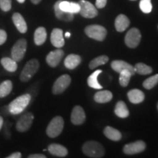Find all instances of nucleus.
Wrapping results in <instances>:
<instances>
[{"instance_id": "1", "label": "nucleus", "mask_w": 158, "mask_h": 158, "mask_svg": "<svg viewBox=\"0 0 158 158\" xmlns=\"http://www.w3.org/2000/svg\"><path fill=\"white\" fill-rule=\"evenodd\" d=\"M31 100V95L29 94H24L18 97L13 100L8 106V110L13 115H17L22 113L25 108L28 106Z\"/></svg>"}, {"instance_id": "2", "label": "nucleus", "mask_w": 158, "mask_h": 158, "mask_svg": "<svg viewBox=\"0 0 158 158\" xmlns=\"http://www.w3.org/2000/svg\"><path fill=\"white\" fill-rule=\"evenodd\" d=\"M82 151L86 156L93 158L102 157L105 155L103 146L99 142L94 141L86 142L83 145Z\"/></svg>"}, {"instance_id": "3", "label": "nucleus", "mask_w": 158, "mask_h": 158, "mask_svg": "<svg viewBox=\"0 0 158 158\" xmlns=\"http://www.w3.org/2000/svg\"><path fill=\"white\" fill-rule=\"evenodd\" d=\"M40 68V63L37 59L29 60L25 64L20 75V80L22 82H27L35 76Z\"/></svg>"}, {"instance_id": "4", "label": "nucleus", "mask_w": 158, "mask_h": 158, "mask_svg": "<svg viewBox=\"0 0 158 158\" xmlns=\"http://www.w3.org/2000/svg\"><path fill=\"white\" fill-rule=\"evenodd\" d=\"M64 119L61 116L53 118L46 129V134L50 138H56L62 133L64 128Z\"/></svg>"}, {"instance_id": "5", "label": "nucleus", "mask_w": 158, "mask_h": 158, "mask_svg": "<svg viewBox=\"0 0 158 158\" xmlns=\"http://www.w3.org/2000/svg\"><path fill=\"white\" fill-rule=\"evenodd\" d=\"M85 33L90 38L98 41H102L107 35V30L104 27L100 25H89L84 29Z\"/></svg>"}, {"instance_id": "6", "label": "nucleus", "mask_w": 158, "mask_h": 158, "mask_svg": "<svg viewBox=\"0 0 158 158\" xmlns=\"http://www.w3.org/2000/svg\"><path fill=\"white\" fill-rule=\"evenodd\" d=\"M27 48V42L25 39L21 38L15 43L11 49L12 59L16 62H21L25 56Z\"/></svg>"}, {"instance_id": "7", "label": "nucleus", "mask_w": 158, "mask_h": 158, "mask_svg": "<svg viewBox=\"0 0 158 158\" xmlns=\"http://www.w3.org/2000/svg\"><path fill=\"white\" fill-rule=\"evenodd\" d=\"M80 5L79 13L86 19H93L98 15V11L95 6L86 0H80L78 2Z\"/></svg>"}, {"instance_id": "8", "label": "nucleus", "mask_w": 158, "mask_h": 158, "mask_svg": "<svg viewBox=\"0 0 158 158\" xmlns=\"http://www.w3.org/2000/svg\"><path fill=\"white\" fill-rule=\"evenodd\" d=\"M141 34L140 31L136 28L130 29L124 37V43L127 47L130 48H135L141 42Z\"/></svg>"}, {"instance_id": "9", "label": "nucleus", "mask_w": 158, "mask_h": 158, "mask_svg": "<svg viewBox=\"0 0 158 158\" xmlns=\"http://www.w3.org/2000/svg\"><path fill=\"white\" fill-rule=\"evenodd\" d=\"M71 78L69 75H62L56 79L52 87V93L60 94L63 93L70 85Z\"/></svg>"}, {"instance_id": "10", "label": "nucleus", "mask_w": 158, "mask_h": 158, "mask_svg": "<svg viewBox=\"0 0 158 158\" xmlns=\"http://www.w3.org/2000/svg\"><path fill=\"white\" fill-rule=\"evenodd\" d=\"M34 115L31 112H27L21 116L16 122V130L20 133H25L28 131L32 124Z\"/></svg>"}, {"instance_id": "11", "label": "nucleus", "mask_w": 158, "mask_h": 158, "mask_svg": "<svg viewBox=\"0 0 158 158\" xmlns=\"http://www.w3.org/2000/svg\"><path fill=\"white\" fill-rule=\"evenodd\" d=\"M146 149V143L143 141H137L124 145L123 152L127 155H133L141 153Z\"/></svg>"}, {"instance_id": "12", "label": "nucleus", "mask_w": 158, "mask_h": 158, "mask_svg": "<svg viewBox=\"0 0 158 158\" xmlns=\"http://www.w3.org/2000/svg\"><path fill=\"white\" fill-rule=\"evenodd\" d=\"M64 53L60 48L51 51L46 56V62L51 68H56L60 63L61 60L64 56Z\"/></svg>"}, {"instance_id": "13", "label": "nucleus", "mask_w": 158, "mask_h": 158, "mask_svg": "<svg viewBox=\"0 0 158 158\" xmlns=\"http://www.w3.org/2000/svg\"><path fill=\"white\" fill-rule=\"evenodd\" d=\"M86 120V114L82 107L75 106L71 114V122L75 125H79L84 123Z\"/></svg>"}, {"instance_id": "14", "label": "nucleus", "mask_w": 158, "mask_h": 158, "mask_svg": "<svg viewBox=\"0 0 158 158\" xmlns=\"http://www.w3.org/2000/svg\"><path fill=\"white\" fill-rule=\"evenodd\" d=\"M51 44L57 48H61L64 45V39L63 36V31L61 29L55 28L51 34Z\"/></svg>"}, {"instance_id": "15", "label": "nucleus", "mask_w": 158, "mask_h": 158, "mask_svg": "<svg viewBox=\"0 0 158 158\" xmlns=\"http://www.w3.org/2000/svg\"><path fill=\"white\" fill-rule=\"evenodd\" d=\"M110 66H111V68L113 69L115 72L118 73L124 70H128L130 71V73H132V76L135 73L134 67L132 66L131 64H129V63L124 62V61L114 60L111 62Z\"/></svg>"}, {"instance_id": "16", "label": "nucleus", "mask_w": 158, "mask_h": 158, "mask_svg": "<svg viewBox=\"0 0 158 158\" xmlns=\"http://www.w3.org/2000/svg\"><path fill=\"white\" fill-rule=\"evenodd\" d=\"M62 0H59L57 1L54 5V12L55 15L57 19L61 20V21H71L74 19V14L73 13H68V12H65L62 10V9L59 7V3Z\"/></svg>"}, {"instance_id": "17", "label": "nucleus", "mask_w": 158, "mask_h": 158, "mask_svg": "<svg viewBox=\"0 0 158 158\" xmlns=\"http://www.w3.org/2000/svg\"><path fill=\"white\" fill-rule=\"evenodd\" d=\"M48 152L52 155L59 157H64L68 155V151L66 147L59 143H51L48 147Z\"/></svg>"}, {"instance_id": "18", "label": "nucleus", "mask_w": 158, "mask_h": 158, "mask_svg": "<svg viewBox=\"0 0 158 158\" xmlns=\"http://www.w3.org/2000/svg\"><path fill=\"white\" fill-rule=\"evenodd\" d=\"M13 23L16 27V29L19 31V32L24 34L27 31V24L26 23L25 19L19 13H15L12 17Z\"/></svg>"}, {"instance_id": "19", "label": "nucleus", "mask_w": 158, "mask_h": 158, "mask_svg": "<svg viewBox=\"0 0 158 158\" xmlns=\"http://www.w3.org/2000/svg\"><path fill=\"white\" fill-rule=\"evenodd\" d=\"M127 97L129 99L130 102L133 104L141 103L145 99V95L142 91L137 89H134L128 92Z\"/></svg>"}, {"instance_id": "20", "label": "nucleus", "mask_w": 158, "mask_h": 158, "mask_svg": "<svg viewBox=\"0 0 158 158\" xmlns=\"http://www.w3.org/2000/svg\"><path fill=\"white\" fill-rule=\"evenodd\" d=\"M130 21L125 15H118L115 20V28L118 32H122L127 29Z\"/></svg>"}, {"instance_id": "21", "label": "nucleus", "mask_w": 158, "mask_h": 158, "mask_svg": "<svg viewBox=\"0 0 158 158\" xmlns=\"http://www.w3.org/2000/svg\"><path fill=\"white\" fill-rule=\"evenodd\" d=\"M81 62V57L77 54H69L64 59V66L69 70H73Z\"/></svg>"}, {"instance_id": "22", "label": "nucleus", "mask_w": 158, "mask_h": 158, "mask_svg": "<svg viewBox=\"0 0 158 158\" xmlns=\"http://www.w3.org/2000/svg\"><path fill=\"white\" fill-rule=\"evenodd\" d=\"M59 7L65 12L71 13H78L80 11V5L78 3L73 2L61 1L59 3Z\"/></svg>"}, {"instance_id": "23", "label": "nucleus", "mask_w": 158, "mask_h": 158, "mask_svg": "<svg viewBox=\"0 0 158 158\" xmlns=\"http://www.w3.org/2000/svg\"><path fill=\"white\" fill-rule=\"evenodd\" d=\"M113 98V94L108 90L99 91L94 94V100L98 103H106L110 102Z\"/></svg>"}, {"instance_id": "24", "label": "nucleus", "mask_w": 158, "mask_h": 158, "mask_svg": "<svg viewBox=\"0 0 158 158\" xmlns=\"http://www.w3.org/2000/svg\"><path fill=\"white\" fill-rule=\"evenodd\" d=\"M47 38V31L44 27H40L35 31L34 42L37 45H41L45 42Z\"/></svg>"}, {"instance_id": "25", "label": "nucleus", "mask_w": 158, "mask_h": 158, "mask_svg": "<svg viewBox=\"0 0 158 158\" xmlns=\"http://www.w3.org/2000/svg\"><path fill=\"white\" fill-rule=\"evenodd\" d=\"M104 135L107 137L108 139L112 140L114 141H118L122 138V133L115 128L107 126L104 129Z\"/></svg>"}, {"instance_id": "26", "label": "nucleus", "mask_w": 158, "mask_h": 158, "mask_svg": "<svg viewBox=\"0 0 158 158\" xmlns=\"http://www.w3.org/2000/svg\"><path fill=\"white\" fill-rule=\"evenodd\" d=\"M115 114L119 118H127L130 114V111L128 110L127 105L123 101H118L116 103L114 109Z\"/></svg>"}, {"instance_id": "27", "label": "nucleus", "mask_w": 158, "mask_h": 158, "mask_svg": "<svg viewBox=\"0 0 158 158\" xmlns=\"http://www.w3.org/2000/svg\"><path fill=\"white\" fill-rule=\"evenodd\" d=\"M102 73L101 70H95L94 73H92V74L89 76V78L87 79V83L89 86L90 87L95 89H102V86L99 84L98 81V77L99 75Z\"/></svg>"}, {"instance_id": "28", "label": "nucleus", "mask_w": 158, "mask_h": 158, "mask_svg": "<svg viewBox=\"0 0 158 158\" xmlns=\"http://www.w3.org/2000/svg\"><path fill=\"white\" fill-rule=\"evenodd\" d=\"M1 64L2 67L8 72L13 73L16 71L18 68L17 62H15L14 59L9 57H4L1 59Z\"/></svg>"}, {"instance_id": "29", "label": "nucleus", "mask_w": 158, "mask_h": 158, "mask_svg": "<svg viewBox=\"0 0 158 158\" xmlns=\"http://www.w3.org/2000/svg\"><path fill=\"white\" fill-rule=\"evenodd\" d=\"M13 90V83L11 81L6 80L0 84V98L7 97Z\"/></svg>"}, {"instance_id": "30", "label": "nucleus", "mask_w": 158, "mask_h": 158, "mask_svg": "<svg viewBox=\"0 0 158 158\" xmlns=\"http://www.w3.org/2000/svg\"><path fill=\"white\" fill-rule=\"evenodd\" d=\"M108 59H109L108 57L107 56H106V55L99 56L91 61L89 64V67L91 70H94V69L98 68V67L101 66V65L107 63L108 62Z\"/></svg>"}, {"instance_id": "31", "label": "nucleus", "mask_w": 158, "mask_h": 158, "mask_svg": "<svg viewBox=\"0 0 158 158\" xmlns=\"http://www.w3.org/2000/svg\"><path fill=\"white\" fill-rule=\"evenodd\" d=\"M135 72L139 75H149L152 73V68L150 66L145 64L144 63H137L134 67Z\"/></svg>"}, {"instance_id": "32", "label": "nucleus", "mask_w": 158, "mask_h": 158, "mask_svg": "<svg viewBox=\"0 0 158 158\" xmlns=\"http://www.w3.org/2000/svg\"><path fill=\"white\" fill-rule=\"evenodd\" d=\"M132 73L128 70H124L119 73V84L123 87L127 86L129 84Z\"/></svg>"}, {"instance_id": "33", "label": "nucleus", "mask_w": 158, "mask_h": 158, "mask_svg": "<svg viewBox=\"0 0 158 158\" xmlns=\"http://www.w3.org/2000/svg\"><path fill=\"white\" fill-rule=\"evenodd\" d=\"M158 84V74L149 77L143 83V86L147 89H152Z\"/></svg>"}, {"instance_id": "34", "label": "nucleus", "mask_w": 158, "mask_h": 158, "mask_svg": "<svg viewBox=\"0 0 158 158\" xmlns=\"http://www.w3.org/2000/svg\"><path fill=\"white\" fill-rule=\"evenodd\" d=\"M140 9L144 13H149L152 10L151 0H141L139 4Z\"/></svg>"}, {"instance_id": "35", "label": "nucleus", "mask_w": 158, "mask_h": 158, "mask_svg": "<svg viewBox=\"0 0 158 158\" xmlns=\"http://www.w3.org/2000/svg\"><path fill=\"white\" fill-rule=\"evenodd\" d=\"M12 7V0H0V9L4 12H8Z\"/></svg>"}, {"instance_id": "36", "label": "nucleus", "mask_w": 158, "mask_h": 158, "mask_svg": "<svg viewBox=\"0 0 158 158\" xmlns=\"http://www.w3.org/2000/svg\"><path fill=\"white\" fill-rule=\"evenodd\" d=\"M7 38V32L3 29H0V45H3Z\"/></svg>"}, {"instance_id": "37", "label": "nucleus", "mask_w": 158, "mask_h": 158, "mask_svg": "<svg viewBox=\"0 0 158 158\" xmlns=\"http://www.w3.org/2000/svg\"><path fill=\"white\" fill-rule=\"evenodd\" d=\"M107 4V0H96V7L99 9H102L106 7Z\"/></svg>"}, {"instance_id": "38", "label": "nucleus", "mask_w": 158, "mask_h": 158, "mask_svg": "<svg viewBox=\"0 0 158 158\" xmlns=\"http://www.w3.org/2000/svg\"><path fill=\"white\" fill-rule=\"evenodd\" d=\"M29 158H45L46 156L42 154H33V155H30L28 156Z\"/></svg>"}, {"instance_id": "39", "label": "nucleus", "mask_w": 158, "mask_h": 158, "mask_svg": "<svg viewBox=\"0 0 158 158\" xmlns=\"http://www.w3.org/2000/svg\"><path fill=\"white\" fill-rule=\"evenodd\" d=\"M21 153L19 152L11 154L10 155H9L8 157H7V158H21Z\"/></svg>"}, {"instance_id": "40", "label": "nucleus", "mask_w": 158, "mask_h": 158, "mask_svg": "<svg viewBox=\"0 0 158 158\" xmlns=\"http://www.w3.org/2000/svg\"><path fill=\"white\" fill-rule=\"evenodd\" d=\"M3 123H4V120H3V118L1 116H0V130H1L2 128Z\"/></svg>"}, {"instance_id": "41", "label": "nucleus", "mask_w": 158, "mask_h": 158, "mask_svg": "<svg viewBox=\"0 0 158 158\" xmlns=\"http://www.w3.org/2000/svg\"><path fill=\"white\" fill-rule=\"evenodd\" d=\"M41 1H42V0H31V2L35 4V5H37V4H39Z\"/></svg>"}, {"instance_id": "42", "label": "nucleus", "mask_w": 158, "mask_h": 158, "mask_svg": "<svg viewBox=\"0 0 158 158\" xmlns=\"http://www.w3.org/2000/svg\"><path fill=\"white\" fill-rule=\"evenodd\" d=\"M70 35H71V34H70V32H69V31H68V32L65 33V37H68V38H69V37H70Z\"/></svg>"}, {"instance_id": "43", "label": "nucleus", "mask_w": 158, "mask_h": 158, "mask_svg": "<svg viewBox=\"0 0 158 158\" xmlns=\"http://www.w3.org/2000/svg\"><path fill=\"white\" fill-rule=\"evenodd\" d=\"M19 3H23L25 2V0H17Z\"/></svg>"}, {"instance_id": "44", "label": "nucleus", "mask_w": 158, "mask_h": 158, "mask_svg": "<svg viewBox=\"0 0 158 158\" xmlns=\"http://www.w3.org/2000/svg\"><path fill=\"white\" fill-rule=\"evenodd\" d=\"M157 110H158V102H157Z\"/></svg>"}, {"instance_id": "45", "label": "nucleus", "mask_w": 158, "mask_h": 158, "mask_svg": "<svg viewBox=\"0 0 158 158\" xmlns=\"http://www.w3.org/2000/svg\"><path fill=\"white\" fill-rule=\"evenodd\" d=\"M131 1H135V0H131Z\"/></svg>"}]
</instances>
